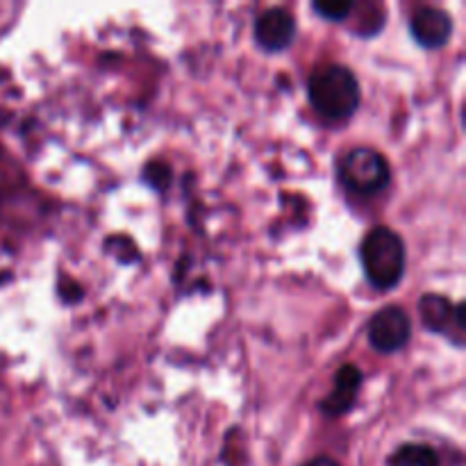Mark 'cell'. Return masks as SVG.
Masks as SVG:
<instances>
[{"label":"cell","mask_w":466,"mask_h":466,"mask_svg":"<svg viewBox=\"0 0 466 466\" xmlns=\"http://www.w3.org/2000/svg\"><path fill=\"white\" fill-rule=\"evenodd\" d=\"M308 94L314 109L330 121H344L353 116L362 98L358 77L350 73V68L339 64L317 68L309 77Z\"/></svg>","instance_id":"6da1fadb"},{"label":"cell","mask_w":466,"mask_h":466,"mask_svg":"<svg viewBox=\"0 0 466 466\" xmlns=\"http://www.w3.org/2000/svg\"><path fill=\"white\" fill-rule=\"evenodd\" d=\"M360 259L367 280L376 289H394L403 280L405 244L391 228H373L360 246Z\"/></svg>","instance_id":"7a4b0ae2"},{"label":"cell","mask_w":466,"mask_h":466,"mask_svg":"<svg viewBox=\"0 0 466 466\" xmlns=\"http://www.w3.org/2000/svg\"><path fill=\"white\" fill-rule=\"evenodd\" d=\"M339 177L355 194H378L391 180V168L385 155L376 148L360 146L353 148L339 164Z\"/></svg>","instance_id":"3957f363"},{"label":"cell","mask_w":466,"mask_h":466,"mask_svg":"<svg viewBox=\"0 0 466 466\" xmlns=\"http://www.w3.org/2000/svg\"><path fill=\"white\" fill-rule=\"evenodd\" d=\"M412 337V323L399 305L382 308L369 323V344L378 353H396L403 349Z\"/></svg>","instance_id":"277c9868"},{"label":"cell","mask_w":466,"mask_h":466,"mask_svg":"<svg viewBox=\"0 0 466 466\" xmlns=\"http://www.w3.org/2000/svg\"><path fill=\"white\" fill-rule=\"evenodd\" d=\"M419 317L426 330L437 332L453 339V332H458V339L462 341L464 332V305H453L446 296L426 294L419 300Z\"/></svg>","instance_id":"5b68a950"},{"label":"cell","mask_w":466,"mask_h":466,"mask_svg":"<svg viewBox=\"0 0 466 466\" xmlns=\"http://www.w3.org/2000/svg\"><path fill=\"white\" fill-rule=\"evenodd\" d=\"M296 36V21L287 9L268 7L255 21V41L268 53L289 48Z\"/></svg>","instance_id":"8992f818"},{"label":"cell","mask_w":466,"mask_h":466,"mask_svg":"<svg viewBox=\"0 0 466 466\" xmlns=\"http://www.w3.org/2000/svg\"><path fill=\"white\" fill-rule=\"evenodd\" d=\"M410 32L423 48H441L453 35V18L440 7H421L410 21Z\"/></svg>","instance_id":"52a82bcc"},{"label":"cell","mask_w":466,"mask_h":466,"mask_svg":"<svg viewBox=\"0 0 466 466\" xmlns=\"http://www.w3.org/2000/svg\"><path fill=\"white\" fill-rule=\"evenodd\" d=\"M362 371L353 364H346L337 371L335 376V387H332L330 394L321 400V412L328 417H341V414L350 412L358 400L360 390H362Z\"/></svg>","instance_id":"ba28073f"},{"label":"cell","mask_w":466,"mask_h":466,"mask_svg":"<svg viewBox=\"0 0 466 466\" xmlns=\"http://www.w3.org/2000/svg\"><path fill=\"white\" fill-rule=\"evenodd\" d=\"M390 466H440V455L426 444H405L391 455Z\"/></svg>","instance_id":"9c48e42d"},{"label":"cell","mask_w":466,"mask_h":466,"mask_svg":"<svg viewBox=\"0 0 466 466\" xmlns=\"http://www.w3.org/2000/svg\"><path fill=\"white\" fill-rule=\"evenodd\" d=\"M312 7L326 21H346L355 9V5L349 3V0H323V3H314Z\"/></svg>","instance_id":"30bf717a"},{"label":"cell","mask_w":466,"mask_h":466,"mask_svg":"<svg viewBox=\"0 0 466 466\" xmlns=\"http://www.w3.org/2000/svg\"><path fill=\"white\" fill-rule=\"evenodd\" d=\"M144 177L150 187H155V189H164V187L171 182V168L164 162H150L148 168L144 171Z\"/></svg>","instance_id":"8fae6325"},{"label":"cell","mask_w":466,"mask_h":466,"mask_svg":"<svg viewBox=\"0 0 466 466\" xmlns=\"http://www.w3.org/2000/svg\"><path fill=\"white\" fill-rule=\"evenodd\" d=\"M303 466H341V464L335 462V460H332V458H326V455H321V458L309 460V462L303 464Z\"/></svg>","instance_id":"7c38bea8"}]
</instances>
